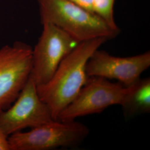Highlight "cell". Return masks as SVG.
Wrapping results in <instances>:
<instances>
[{
	"instance_id": "cell-1",
	"label": "cell",
	"mask_w": 150,
	"mask_h": 150,
	"mask_svg": "<svg viewBox=\"0 0 150 150\" xmlns=\"http://www.w3.org/2000/svg\"><path fill=\"white\" fill-rule=\"evenodd\" d=\"M107 41L105 38H97L79 42L62 59L52 78L45 84L37 86L39 96L48 106L54 120L86 83L88 77L87 61Z\"/></svg>"
},
{
	"instance_id": "cell-2",
	"label": "cell",
	"mask_w": 150,
	"mask_h": 150,
	"mask_svg": "<svg viewBox=\"0 0 150 150\" xmlns=\"http://www.w3.org/2000/svg\"><path fill=\"white\" fill-rule=\"evenodd\" d=\"M42 25L51 23L78 42L97 38H116L120 30L110 27L101 17L67 0H37Z\"/></svg>"
},
{
	"instance_id": "cell-3",
	"label": "cell",
	"mask_w": 150,
	"mask_h": 150,
	"mask_svg": "<svg viewBox=\"0 0 150 150\" xmlns=\"http://www.w3.org/2000/svg\"><path fill=\"white\" fill-rule=\"evenodd\" d=\"M90 129L75 121L53 120L20 131L8 137L10 150H48L71 148L80 145L89 134Z\"/></svg>"
},
{
	"instance_id": "cell-4",
	"label": "cell",
	"mask_w": 150,
	"mask_h": 150,
	"mask_svg": "<svg viewBox=\"0 0 150 150\" xmlns=\"http://www.w3.org/2000/svg\"><path fill=\"white\" fill-rule=\"evenodd\" d=\"M42 25V33L32 48L30 77L36 86L52 78L62 59L79 43L59 27L51 23Z\"/></svg>"
},
{
	"instance_id": "cell-5",
	"label": "cell",
	"mask_w": 150,
	"mask_h": 150,
	"mask_svg": "<svg viewBox=\"0 0 150 150\" xmlns=\"http://www.w3.org/2000/svg\"><path fill=\"white\" fill-rule=\"evenodd\" d=\"M127 86L100 77H88L74 100L59 113L57 120L69 122L80 117L101 112L111 106L120 105Z\"/></svg>"
},
{
	"instance_id": "cell-6",
	"label": "cell",
	"mask_w": 150,
	"mask_h": 150,
	"mask_svg": "<svg viewBox=\"0 0 150 150\" xmlns=\"http://www.w3.org/2000/svg\"><path fill=\"white\" fill-rule=\"evenodd\" d=\"M32 48L16 42L0 48V111L16 100L30 77Z\"/></svg>"
},
{
	"instance_id": "cell-7",
	"label": "cell",
	"mask_w": 150,
	"mask_h": 150,
	"mask_svg": "<svg viewBox=\"0 0 150 150\" xmlns=\"http://www.w3.org/2000/svg\"><path fill=\"white\" fill-rule=\"evenodd\" d=\"M54 120L48 106L38 94L31 77L16 100L0 111V127L8 137L26 128H33Z\"/></svg>"
},
{
	"instance_id": "cell-8",
	"label": "cell",
	"mask_w": 150,
	"mask_h": 150,
	"mask_svg": "<svg viewBox=\"0 0 150 150\" xmlns=\"http://www.w3.org/2000/svg\"><path fill=\"white\" fill-rule=\"evenodd\" d=\"M150 66V51L131 57H120L98 48L87 61L86 74L88 77L116 80L123 86H129L139 80Z\"/></svg>"
},
{
	"instance_id": "cell-9",
	"label": "cell",
	"mask_w": 150,
	"mask_h": 150,
	"mask_svg": "<svg viewBox=\"0 0 150 150\" xmlns=\"http://www.w3.org/2000/svg\"><path fill=\"white\" fill-rule=\"evenodd\" d=\"M126 118L150 112V78L140 79L127 86L120 104Z\"/></svg>"
},
{
	"instance_id": "cell-10",
	"label": "cell",
	"mask_w": 150,
	"mask_h": 150,
	"mask_svg": "<svg viewBox=\"0 0 150 150\" xmlns=\"http://www.w3.org/2000/svg\"><path fill=\"white\" fill-rule=\"evenodd\" d=\"M115 0H93V12L101 17L113 29L120 30L114 19L113 6Z\"/></svg>"
},
{
	"instance_id": "cell-11",
	"label": "cell",
	"mask_w": 150,
	"mask_h": 150,
	"mask_svg": "<svg viewBox=\"0 0 150 150\" xmlns=\"http://www.w3.org/2000/svg\"><path fill=\"white\" fill-rule=\"evenodd\" d=\"M75 5L79 6L87 11L93 12L92 2L93 0H67Z\"/></svg>"
},
{
	"instance_id": "cell-12",
	"label": "cell",
	"mask_w": 150,
	"mask_h": 150,
	"mask_svg": "<svg viewBox=\"0 0 150 150\" xmlns=\"http://www.w3.org/2000/svg\"><path fill=\"white\" fill-rule=\"evenodd\" d=\"M0 150H10L8 136L0 127Z\"/></svg>"
}]
</instances>
